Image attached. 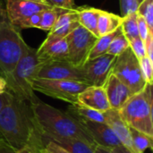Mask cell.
I'll return each instance as SVG.
<instances>
[{
	"mask_svg": "<svg viewBox=\"0 0 153 153\" xmlns=\"http://www.w3.org/2000/svg\"><path fill=\"white\" fill-rule=\"evenodd\" d=\"M139 64L143 76L146 83H153V61L151 60L147 56L139 58Z\"/></svg>",
	"mask_w": 153,
	"mask_h": 153,
	"instance_id": "cell-27",
	"label": "cell"
},
{
	"mask_svg": "<svg viewBox=\"0 0 153 153\" xmlns=\"http://www.w3.org/2000/svg\"><path fill=\"white\" fill-rule=\"evenodd\" d=\"M29 48L19 29L8 20L0 22V76L5 79Z\"/></svg>",
	"mask_w": 153,
	"mask_h": 153,
	"instance_id": "cell-5",
	"label": "cell"
},
{
	"mask_svg": "<svg viewBox=\"0 0 153 153\" xmlns=\"http://www.w3.org/2000/svg\"><path fill=\"white\" fill-rule=\"evenodd\" d=\"M123 17L112 13L100 10L98 19V34L99 37L107 35L117 30L122 23Z\"/></svg>",
	"mask_w": 153,
	"mask_h": 153,
	"instance_id": "cell-18",
	"label": "cell"
},
{
	"mask_svg": "<svg viewBox=\"0 0 153 153\" xmlns=\"http://www.w3.org/2000/svg\"><path fill=\"white\" fill-rule=\"evenodd\" d=\"M67 39L69 48L68 62L79 67L88 60L90 52L98 38L79 24L67 35Z\"/></svg>",
	"mask_w": 153,
	"mask_h": 153,
	"instance_id": "cell-8",
	"label": "cell"
},
{
	"mask_svg": "<svg viewBox=\"0 0 153 153\" xmlns=\"http://www.w3.org/2000/svg\"><path fill=\"white\" fill-rule=\"evenodd\" d=\"M130 128V134L132 138V143L135 153H144L148 149H152V139L144 133L135 130L132 127Z\"/></svg>",
	"mask_w": 153,
	"mask_h": 153,
	"instance_id": "cell-23",
	"label": "cell"
},
{
	"mask_svg": "<svg viewBox=\"0 0 153 153\" xmlns=\"http://www.w3.org/2000/svg\"><path fill=\"white\" fill-rule=\"evenodd\" d=\"M36 78L70 80L85 82L81 68L68 61H52L44 64L39 70Z\"/></svg>",
	"mask_w": 153,
	"mask_h": 153,
	"instance_id": "cell-10",
	"label": "cell"
},
{
	"mask_svg": "<svg viewBox=\"0 0 153 153\" xmlns=\"http://www.w3.org/2000/svg\"><path fill=\"white\" fill-rule=\"evenodd\" d=\"M74 118L76 119L85 128V130L90 134V135L97 145L111 149L113 147L122 144L118 138L116 136V134L113 133L112 129L106 123L77 117Z\"/></svg>",
	"mask_w": 153,
	"mask_h": 153,
	"instance_id": "cell-12",
	"label": "cell"
},
{
	"mask_svg": "<svg viewBox=\"0 0 153 153\" xmlns=\"http://www.w3.org/2000/svg\"><path fill=\"white\" fill-rule=\"evenodd\" d=\"M39 151L41 153H70L56 144L54 142L44 139H42V146L39 148Z\"/></svg>",
	"mask_w": 153,
	"mask_h": 153,
	"instance_id": "cell-29",
	"label": "cell"
},
{
	"mask_svg": "<svg viewBox=\"0 0 153 153\" xmlns=\"http://www.w3.org/2000/svg\"><path fill=\"white\" fill-rule=\"evenodd\" d=\"M7 21V16H6V13L5 10H4L1 6H0V22Z\"/></svg>",
	"mask_w": 153,
	"mask_h": 153,
	"instance_id": "cell-40",
	"label": "cell"
},
{
	"mask_svg": "<svg viewBox=\"0 0 153 153\" xmlns=\"http://www.w3.org/2000/svg\"><path fill=\"white\" fill-rule=\"evenodd\" d=\"M68 39L56 40L48 45H42L37 49V57L41 64L52 61H68Z\"/></svg>",
	"mask_w": 153,
	"mask_h": 153,
	"instance_id": "cell-15",
	"label": "cell"
},
{
	"mask_svg": "<svg viewBox=\"0 0 153 153\" xmlns=\"http://www.w3.org/2000/svg\"><path fill=\"white\" fill-rule=\"evenodd\" d=\"M137 25H138V32H139V37L143 40L145 41L146 39L148 38V36L150 34H153L149 30V27L145 22V20L140 15L137 13Z\"/></svg>",
	"mask_w": 153,
	"mask_h": 153,
	"instance_id": "cell-33",
	"label": "cell"
},
{
	"mask_svg": "<svg viewBox=\"0 0 153 153\" xmlns=\"http://www.w3.org/2000/svg\"><path fill=\"white\" fill-rule=\"evenodd\" d=\"M104 115H105V123L112 129L113 133L118 138L120 143L124 146L134 152L132 143L131 134H130V128L127 126V124L125 122V120L121 117L119 114V110L110 108L106 112H104Z\"/></svg>",
	"mask_w": 153,
	"mask_h": 153,
	"instance_id": "cell-16",
	"label": "cell"
},
{
	"mask_svg": "<svg viewBox=\"0 0 153 153\" xmlns=\"http://www.w3.org/2000/svg\"><path fill=\"white\" fill-rule=\"evenodd\" d=\"M66 113L69 114L73 117L77 118H82L91 121H97V122H103L105 123V115L104 112H100L90 108H87L85 106H82L79 103L71 104Z\"/></svg>",
	"mask_w": 153,
	"mask_h": 153,
	"instance_id": "cell-20",
	"label": "cell"
},
{
	"mask_svg": "<svg viewBox=\"0 0 153 153\" xmlns=\"http://www.w3.org/2000/svg\"><path fill=\"white\" fill-rule=\"evenodd\" d=\"M13 97V94L11 92H9L8 91L0 93V111L2 110V108L11 100Z\"/></svg>",
	"mask_w": 153,
	"mask_h": 153,
	"instance_id": "cell-35",
	"label": "cell"
},
{
	"mask_svg": "<svg viewBox=\"0 0 153 153\" xmlns=\"http://www.w3.org/2000/svg\"><path fill=\"white\" fill-rule=\"evenodd\" d=\"M67 10L69 9H65L60 7H50L48 9L44 10L43 12H41V17L38 29L49 31L51 28L54 26L58 17Z\"/></svg>",
	"mask_w": 153,
	"mask_h": 153,
	"instance_id": "cell-22",
	"label": "cell"
},
{
	"mask_svg": "<svg viewBox=\"0 0 153 153\" xmlns=\"http://www.w3.org/2000/svg\"><path fill=\"white\" fill-rule=\"evenodd\" d=\"M94 152L95 153H112L109 149L105 148V147H102V146H99V145H96L95 150H94Z\"/></svg>",
	"mask_w": 153,
	"mask_h": 153,
	"instance_id": "cell-38",
	"label": "cell"
},
{
	"mask_svg": "<svg viewBox=\"0 0 153 153\" xmlns=\"http://www.w3.org/2000/svg\"><path fill=\"white\" fill-rule=\"evenodd\" d=\"M0 153H16L13 150H12L9 146L0 142Z\"/></svg>",
	"mask_w": 153,
	"mask_h": 153,
	"instance_id": "cell-37",
	"label": "cell"
},
{
	"mask_svg": "<svg viewBox=\"0 0 153 153\" xmlns=\"http://www.w3.org/2000/svg\"><path fill=\"white\" fill-rule=\"evenodd\" d=\"M146 56L153 61V34H150L144 41Z\"/></svg>",
	"mask_w": 153,
	"mask_h": 153,
	"instance_id": "cell-34",
	"label": "cell"
},
{
	"mask_svg": "<svg viewBox=\"0 0 153 153\" xmlns=\"http://www.w3.org/2000/svg\"><path fill=\"white\" fill-rule=\"evenodd\" d=\"M123 21L121 23V30L123 34L128 39V41L139 37L138 25H137V13H129L122 16Z\"/></svg>",
	"mask_w": 153,
	"mask_h": 153,
	"instance_id": "cell-24",
	"label": "cell"
},
{
	"mask_svg": "<svg viewBox=\"0 0 153 153\" xmlns=\"http://www.w3.org/2000/svg\"><path fill=\"white\" fill-rule=\"evenodd\" d=\"M77 103L100 112L111 108L102 86H88L78 95Z\"/></svg>",
	"mask_w": 153,
	"mask_h": 153,
	"instance_id": "cell-14",
	"label": "cell"
},
{
	"mask_svg": "<svg viewBox=\"0 0 153 153\" xmlns=\"http://www.w3.org/2000/svg\"><path fill=\"white\" fill-rule=\"evenodd\" d=\"M129 47L130 46H129L128 39L126 38V36L121 31L112 39L107 54H110L112 56H118Z\"/></svg>",
	"mask_w": 153,
	"mask_h": 153,
	"instance_id": "cell-25",
	"label": "cell"
},
{
	"mask_svg": "<svg viewBox=\"0 0 153 153\" xmlns=\"http://www.w3.org/2000/svg\"><path fill=\"white\" fill-rule=\"evenodd\" d=\"M102 87L105 90L110 108L114 109L119 110L133 95L128 87L111 73Z\"/></svg>",
	"mask_w": 153,
	"mask_h": 153,
	"instance_id": "cell-13",
	"label": "cell"
},
{
	"mask_svg": "<svg viewBox=\"0 0 153 153\" xmlns=\"http://www.w3.org/2000/svg\"><path fill=\"white\" fill-rule=\"evenodd\" d=\"M40 17H41V13L33 14V15L30 16L29 18L25 19L24 21H22L17 26V29H19L20 30L22 29H29V28H37L38 29V26H39V23L40 21Z\"/></svg>",
	"mask_w": 153,
	"mask_h": 153,
	"instance_id": "cell-31",
	"label": "cell"
},
{
	"mask_svg": "<svg viewBox=\"0 0 153 153\" xmlns=\"http://www.w3.org/2000/svg\"><path fill=\"white\" fill-rule=\"evenodd\" d=\"M120 2V10L123 16L129 13H136L138 7V2L136 0H119Z\"/></svg>",
	"mask_w": 153,
	"mask_h": 153,
	"instance_id": "cell-30",
	"label": "cell"
},
{
	"mask_svg": "<svg viewBox=\"0 0 153 153\" xmlns=\"http://www.w3.org/2000/svg\"><path fill=\"white\" fill-rule=\"evenodd\" d=\"M88 86L90 85L77 81L42 78H35L31 83L34 91H39L44 95L70 104L77 103L78 95Z\"/></svg>",
	"mask_w": 153,
	"mask_h": 153,
	"instance_id": "cell-7",
	"label": "cell"
},
{
	"mask_svg": "<svg viewBox=\"0 0 153 153\" xmlns=\"http://www.w3.org/2000/svg\"><path fill=\"white\" fill-rule=\"evenodd\" d=\"M78 13V22L91 33H92L97 38L99 37L98 34V19L100 13V9H96L93 7H84L80 6L76 8Z\"/></svg>",
	"mask_w": 153,
	"mask_h": 153,
	"instance_id": "cell-17",
	"label": "cell"
},
{
	"mask_svg": "<svg viewBox=\"0 0 153 153\" xmlns=\"http://www.w3.org/2000/svg\"><path fill=\"white\" fill-rule=\"evenodd\" d=\"M36 153H41V152H40V151H39V149L37 150V152H36Z\"/></svg>",
	"mask_w": 153,
	"mask_h": 153,
	"instance_id": "cell-41",
	"label": "cell"
},
{
	"mask_svg": "<svg viewBox=\"0 0 153 153\" xmlns=\"http://www.w3.org/2000/svg\"><path fill=\"white\" fill-rule=\"evenodd\" d=\"M6 91V81L4 78L0 76V93Z\"/></svg>",
	"mask_w": 153,
	"mask_h": 153,
	"instance_id": "cell-39",
	"label": "cell"
},
{
	"mask_svg": "<svg viewBox=\"0 0 153 153\" xmlns=\"http://www.w3.org/2000/svg\"><path fill=\"white\" fill-rule=\"evenodd\" d=\"M0 142L15 152L41 147L42 139L34 121L30 102L13 95L0 111Z\"/></svg>",
	"mask_w": 153,
	"mask_h": 153,
	"instance_id": "cell-1",
	"label": "cell"
},
{
	"mask_svg": "<svg viewBox=\"0 0 153 153\" xmlns=\"http://www.w3.org/2000/svg\"><path fill=\"white\" fill-rule=\"evenodd\" d=\"M129 46H130L131 49L133 50L134 54L136 56V57L138 59L146 56L145 44H144V41L140 37L130 40L129 41Z\"/></svg>",
	"mask_w": 153,
	"mask_h": 153,
	"instance_id": "cell-28",
	"label": "cell"
},
{
	"mask_svg": "<svg viewBox=\"0 0 153 153\" xmlns=\"http://www.w3.org/2000/svg\"><path fill=\"white\" fill-rule=\"evenodd\" d=\"M121 31H122L121 27H119L117 30L98 38L96 43L94 44L93 48H91V50L90 52L88 59H92V58H95V57H98L100 56L107 54L112 39Z\"/></svg>",
	"mask_w": 153,
	"mask_h": 153,
	"instance_id": "cell-21",
	"label": "cell"
},
{
	"mask_svg": "<svg viewBox=\"0 0 153 153\" xmlns=\"http://www.w3.org/2000/svg\"><path fill=\"white\" fill-rule=\"evenodd\" d=\"M50 8L39 0H6V16L9 22L17 26L30 16Z\"/></svg>",
	"mask_w": 153,
	"mask_h": 153,
	"instance_id": "cell-11",
	"label": "cell"
},
{
	"mask_svg": "<svg viewBox=\"0 0 153 153\" xmlns=\"http://www.w3.org/2000/svg\"><path fill=\"white\" fill-rule=\"evenodd\" d=\"M112 153H135L134 152L131 151L130 149H128L127 147L124 146L123 144H120L118 146L113 147L111 149H109Z\"/></svg>",
	"mask_w": 153,
	"mask_h": 153,
	"instance_id": "cell-36",
	"label": "cell"
},
{
	"mask_svg": "<svg viewBox=\"0 0 153 153\" xmlns=\"http://www.w3.org/2000/svg\"><path fill=\"white\" fill-rule=\"evenodd\" d=\"M117 56L105 54L98 57L88 59L79 66L84 76L85 82L90 86H103L111 72Z\"/></svg>",
	"mask_w": 153,
	"mask_h": 153,
	"instance_id": "cell-9",
	"label": "cell"
},
{
	"mask_svg": "<svg viewBox=\"0 0 153 153\" xmlns=\"http://www.w3.org/2000/svg\"><path fill=\"white\" fill-rule=\"evenodd\" d=\"M136 1H137V2H138V4H139V3H141V2H142L143 0H136Z\"/></svg>",
	"mask_w": 153,
	"mask_h": 153,
	"instance_id": "cell-42",
	"label": "cell"
},
{
	"mask_svg": "<svg viewBox=\"0 0 153 153\" xmlns=\"http://www.w3.org/2000/svg\"><path fill=\"white\" fill-rule=\"evenodd\" d=\"M110 73L126 85L133 94L141 91L147 84L141 71L139 59L130 47L117 56Z\"/></svg>",
	"mask_w": 153,
	"mask_h": 153,
	"instance_id": "cell-6",
	"label": "cell"
},
{
	"mask_svg": "<svg viewBox=\"0 0 153 153\" xmlns=\"http://www.w3.org/2000/svg\"><path fill=\"white\" fill-rule=\"evenodd\" d=\"M152 105V84L147 83L141 91L128 99L119 114L129 127L153 137Z\"/></svg>",
	"mask_w": 153,
	"mask_h": 153,
	"instance_id": "cell-4",
	"label": "cell"
},
{
	"mask_svg": "<svg viewBox=\"0 0 153 153\" xmlns=\"http://www.w3.org/2000/svg\"><path fill=\"white\" fill-rule=\"evenodd\" d=\"M136 13L145 20L150 31L153 33V0H143L139 3Z\"/></svg>",
	"mask_w": 153,
	"mask_h": 153,
	"instance_id": "cell-26",
	"label": "cell"
},
{
	"mask_svg": "<svg viewBox=\"0 0 153 153\" xmlns=\"http://www.w3.org/2000/svg\"><path fill=\"white\" fill-rule=\"evenodd\" d=\"M43 65L38 60L37 49L30 47L5 78L6 91L19 99L30 102L36 97L31 83Z\"/></svg>",
	"mask_w": 153,
	"mask_h": 153,
	"instance_id": "cell-3",
	"label": "cell"
},
{
	"mask_svg": "<svg viewBox=\"0 0 153 153\" xmlns=\"http://www.w3.org/2000/svg\"><path fill=\"white\" fill-rule=\"evenodd\" d=\"M49 7H60L65 9H73L74 0H39Z\"/></svg>",
	"mask_w": 153,
	"mask_h": 153,
	"instance_id": "cell-32",
	"label": "cell"
},
{
	"mask_svg": "<svg viewBox=\"0 0 153 153\" xmlns=\"http://www.w3.org/2000/svg\"><path fill=\"white\" fill-rule=\"evenodd\" d=\"M44 140L54 142L56 144L70 153H95L94 150L96 146L81 140L69 138H51Z\"/></svg>",
	"mask_w": 153,
	"mask_h": 153,
	"instance_id": "cell-19",
	"label": "cell"
},
{
	"mask_svg": "<svg viewBox=\"0 0 153 153\" xmlns=\"http://www.w3.org/2000/svg\"><path fill=\"white\" fill-rule=\"evenodd\" d=\"M30 104L41 138L77 139L94 146L97 145L85 128L66 112L45 103L37 96Z\"/></svg>",
	"mask_w": 153,
	"mask_h": 153,
	"instance_id": "cell-2",
	"label": "cell"
},
{
	"mask_svg": "<svg viewBox=\"0 0 153 153\" xmlns=\"http://www.w3.org/2000/svg\"><path fill=\"white\" fill-rule=\"evenodd\" d=\"M17 153H20V152H17Z\"/></svg>",
	"mask_w": 153,
	"mask_h": 153,
	"instance_id": "cell-43",
	"label": "cell"
}]
</instances>
